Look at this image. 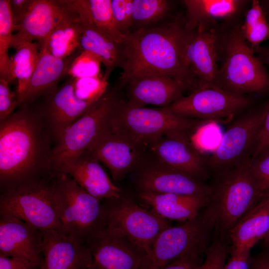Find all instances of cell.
Segmentation results:
<instances>
[{
  "label": "cell",
  "instance_id": "2e32d148",
  "mask_svg": "<svg viewBox=\"0 0 269 269\" xmlns=\"http://www.w3.org/2000/svg\"><path fill=\"white\" fill-rule=\"evenodd\" d=\"M73 82L74 78L70 77L44 96L40 105L55 144L67 129L97 102L79 99L74 92Z\"/></svg>",
  "mask_w": 269,
  "mask_h": 269
},
{
  "label": "cell",
  "instance_id": "9c48e42d",
  "mask_svg": "<svg viewBox=\"0 0 269 269\" xmlns=\"http://www.w3.org/2000/svg\"><path fill=\"white\" fill-rule=\"evenodd\" d=\"M269 109V101L246 110L233 120L213 152L206 158L208 171L216 173L251 158L256 140Z\"/></svg>",
  "mask_w": 269,
  "mask_h": 269
},
{
  "label": "cell",
  "instance_id": "4fadbf2b",
  "mask_svg": "<svg viewBox=\"0 0 269 269\" xmlns=\"http://www.w3.org/2000/svg\"><path fill=\"white\" fill-rule=\"evenodd\" d=\"M149 153L146 156L145 152L134 169L136 170L134 180L139 192L210 195V186L164 163Z\"/></svg>",
  "mask_w": 269,
  "mask_h": 269
},
{
  "label": "cell",
  "instance_id": "8d00e7d4",
  "mask_svg": "<svg viewBox=\"0 0 269 269\" xmlns=\"http://www.w3.org/2000/svg\"><path fill=\"white\" fill-rule=\"evenodd\" d=\"M229 251L225 242L217 235L207 248L204 261L197 269H223Z\"/></svg>",
  "mask_w": 269,
  "mask_h": 269
},
{
  "label": "cell",
  "instance_id": "f1b7e54d",
  "mask_svg": "<svg viewBox=\"0 0 269 269\" xmlns=\"http://www.w3.org/2000/svg\"><path fill=\"white\" fill-rule=\"evenodd\" d=\"M70 7L71 10L67 15L51 31L44 42L40 44H44L53 56L61 59L70 57L77 52L82 34L79 14Z\"/></svg>",
  "mask_w": 269,
  "mask_h": 269
},
{
  "label": "cell",
  "instance_id": "cb8c5ba5",
  "mask_svg": "<svg viewBox=\"0 0 269 269\" xmlns=\"http://www.w3.org/2000/svg\"><path fill=\"white\" fill-rule=\"evenodd\" d=\"M128 99L133 107L153 105L170 106L183 96L185 89L175 79L164 76H145L134 78L126 85Z\"/></svg>",
  "mask_w": 269,
  "mask_h": 269
},
{
  "label": "cell",
  "instance_id": "8992f818",
  "mask_svg": "<svg viewBox=\"0 0 269 269\" xmlns=\"http://www.w3.org/2000/svg\"><path fill=\"white\" fill-rule=\"evenodd\" d=\"M224 50L216 87L238 95L269 90V75L243 37L240 25L228 35Z\"/></svg>",
  "mask_w": 269,
  "mask_h": 269
},
{
  "label": "cell",
  "instance_id": "e0dca14e",
  "mask_svg": "<svg viewBox=\"0 0 269 269\" xmlns=\"http://www.w3.org/2000/svg\"><path fill=\"white\" fill-rule=\"evenodd\" d=\"M93 269H140L145 253L118 231L106 228L88 245Z\"/></svg>",
  "mask_w": 269,
  "mask_h": 269
},
{
  "label": "cell",
  "instance_id": "f6af8a7d",
  "mask_svg": "<svg viewBox=\"0 0 269 269\" xmlns=\"http://www.w3.org/2000/svg\"><path fill=\"white\" fill-rule=\"evenodd\" d=\"M32 1L33 0H9L10 10L16 25L26 14Z\"/></svg>",
  "mask_w": 269,
  "mask_h": 269
},
{
  "label": "cell",
  "instance_id": "52a82bcc",
  "mask_svg": "<svg viewBox=\"0 0 269 269\" xmlns=\"http://www.w3.org/2000/svg\"><path fill=\"white\" fill-rule=\"evenodd\" d=\"M216 222L212 207L192 219L167 228L154 241L140 269H159L195 250L206 251Z\"/></svg>",
  "mask_w": 269,
  "mask_h": 269
},
{
  "label": "cell",
  "instance_id": "1f68e13d",
  "mask_svg": "<svg viewBox=\"0 0 269 269\" xmlns=\"http://www.w3.org/2000/svg\"><path fill=\"white\" fill-rule=\"evenodd\" d=\"M91 15L99 30L116 42L123 44L127 35L118 29L114 18L111 0H87Z\"/></svg>",
  "mask_w": 269,
  "mask_h": 269
},
{
  "label": "cell",
  "instance_id": "ffe728a7",
  "mask_svg": "<svg viewBox=\"0 0 269 269\" xmlns=\"http://www.w3.org/2000/svg\"><path fill=\"white\" fill-rule=\"evenodd\" d=\"M71 10L64 0H33L29 9L16 24L11 47L25 42H44Z\"/></svg>",
  "mask_w": 269,
  "mask_h": 269
},
{
  "label": "cell",
  "instance_id": "30bf717a",
  "mask_svg": "<svg viewBox=\"0 0 269 269\" xmlns=\"http://www.w3.org/2000/svg\"><path fill=\"white\" fill-rule=\"evenodd\" d=\"M107 228L125 236L148 256L158 235L171 226L152 211L142 208L133 200L123 197L103 200Z\"/></svg>",
  "mask_w": 269,
  "mask_h": 269
},
{
  "label": "cell",
  "instance_id": "ac0fdd59",
  "mask_svg": "<svg viewBox=\"0 0 269 269\" xmlns=\"http://www.w3.org/2000/svg\"><path fill=\"white\" fill-rule=\"evenodd\" d=\"M43 231L10 215L0 214V255L26 260L40 269Z\"/></svg>",
  "mask_w": 269,
  "mask_h": 269
},
{
  "label": "cell",
  "instance_id": "83f0119b",
  "mask_svg": "<svg viewBox=\"0 0 269 269\" xmlns=\"http://www.w3.org/2000/svg\"><path fill=\"white\" fill-rule=\"evenodd\" d=\"M269 231V199L265 197L229 232L233 249H251Z\"/></svg>",
  "mask_w": 269,
  "mask_h": 269
},
{
  "label": "cell",
  "instance_id": "d6a6232c",
  "mask_svg": "<svg viewBox=\"0 0 269 269\" xmlns=\"http://www.w3.org/2000/svg\"><path fill=\"white\" fill-rule=\"evenodd\" d=\"M240 28L243 37L253 49L269 39V25L258 0L252 1Z\"/></svg>",
  "mask_w": 269,
  "mask_h": 269
},
{
  "label": "cell",
  "instance_id": "c3c4849f",
  "mask_svg": "<svg viewBox=\"0 0 269 269\" xmlns=\"http://www.w3.org/2000/svg\"><path fill=\"white\" fill-rule=\"evenodd\" d=\"M264 244L265 247V249H269V231L266 237L264 238Z\"/></svg>",
  "mask_w": 269,
  "mask_h": 269
},
{
  "label": "cell",
  "instance_id": "60d3db41",
  "mask_svg": "<svg viewBox=\"0 0 269 269\" xmlns=\"http://www.w3.org/2000/svg\"><path fill=\"white\" fill-rule=\"evenodd\" d=\"M205 252L201 250L192 251L159 269H197L204 261L202 255Z\"/></svg>",
  "mask_w": 269,
  "mask_h": 269
},
{
  "label": "cell",
  "instance_id": "bcb514c9",
  "mask_svg": "<svg viewBox=\"0 0 269 269\" xmlns=\"http://www.w3.org/2000/svg\"><path fill=\"white\" fill-rule=\"evenodd\" d=\"M249 269H269V249L251 257Z\"/></svg>",
  "mask_w": 269,
  "mask_h": 269
},
{
  "label": "cell",
  "instance_id": "603a6c76",
  "mask_svg": "<svg viewBox=\"0 0 269 269\" xmlns=\"http://www.w3.org/2000/svg\"><path fill=\"white\" fill-rule=\"evenodd\" d=\"M43 262L40 269H86L92 266L88 246L55 231H43Z\"/></svg>",
  "mask_w": 269,
  "mask_h": 269
},
{
  "label": "cell",
  "instance_id": "d590c367",
  "mask_svg": "<svg viewBox=\"0 0 269 269\" xmlns=\"http://www.w3.org/2000/svg\"><path fill=\"white\" fill-rule=\"evenodd\" d=\"M108 80L101 76L74 79L76 96L86 101L97 102L108 91Z\"/></svg>",
  "mask_w": 269,
  "mask_h": 269
},
{
  "label": "cell",
  "instance_id": "3957f363",
  "mask_svg": "<svg viewBox=\"0 0 269 269\" xmlns=\"http://www.w3.org/2000/svg\"><path fill=\"white\" fill-rule=\"evenodd\" d=\"M216 174L217 179L210 186L209 205L216 218V228L228 233L266 195L253 174L251 158Z\"/></svg>",
  "mask_w": 269,
  "mask_h": 269
},
{
  "label": "cell",
  "instance_id": "ee69618b",
  "mask_svg": "<svg viewBox=\"0 0 269 269\" xmlns=\"http://www.w3.org/2000/svg\"><path fill=\"white\" fill-rule=\"evenodd\" d=\"M0 269H38L30 262L18 258L0 255Z\"/></svg>",
  "mask_w": 269,
  "mask_h": 269
},
{
  "label": "cell",
  "instance_id": "74e56055",
  "mask_svg": "<svg viewBox=\"0 0 269 269\" xmlns=\"http://www.w3.org/2000/svg\"><path fill=\"white\" fill-rule=\"evenodd\" d=\"M114 18L119 30L127 35L134 24L133 15V0H111Z\"/></svg>",
  "mask_w": 269,
  "mask_h": 269
},
{
  "label": "cell",
  "instance_id": "7dc6e473",
  "mask_svg": "<svg viewBox=\"0 0 269 269\" xmlns=\"http://www.w3.org/2000/svg\"><path fill=\"white\" fill-rule=\"evenodd\" d=\"M254 50L259 54V58L266 64L269 65V47H263L259 45L255 47Z\"/></svg>",
  "mask_w": 269,
  "mask_h": 269
},
{
  "label": "cell",
  "instance_id": "7bdbcfd3",
  "mask_svg": "<svg viewBox=\"0 0 269 269\" xmlns=\"http://www.w3.org/2000/svg\"><path fill=\"white\" fill-rule=\"evenodd\" d=\"M269 149V109L257 137L251 160Z\"/></svg>",
  "mask_w": 269,
  "mask_h": 269
},
{
  "label": "cell",
  "instance_id": "9a60e30c",
  "mask_svg": "<svg viewBox=\"0 0 269 269\" xmlns=\"http://www.w3.org/2000/svg\"><path fill=\"white\" fill-rule=\"evenodd\" d=\"M109 169L115 181L134 171L147 150L108 126L87 149Z\"/></svg>",
  "mask_w": 269,
  "mask_h": 269
},
{
  "label": "cell",
  "instance_id": "484cf974",
  "mask_svg": "<svg viewBox=\"0 0 269 269\" xmlns=\"http://www.w3.org/2000/svg\"><path fill=\"white\" fill-rule=\"evenodd\" d=\"M139 199L157 215L168 221L185 222L197 217L208 206L210 195L139 192Z\"/></svg>",
  "mask_w": 269,
  "mask_h": 269
},
{
  "label": "cell",
  "instance_id": "7c38bea8",
  "mask_svg": "<svg viewBox=\"0 0 269 269\" xmlns=\"http://www.w3.org/2000/svg\"><path fill=\"white\" fill-rule=\"evenodd\" d=\"M252 101L216 86L199 87L168 107L176 115L193 120L210 122L231 120L248 109Z\"/></svg>",
  "mask_w": 269,
  "mask_h": 269
},
{
  "label": "cell",
  "instance_id": "d6986e66",
  "mask_svg": "<svg viewBox=\"0 0 269 269\" xmlns=\"http://www.w3.org/2000/svg\"><path fill=\"white\" fill-rule=\"evenodd\" d=\"M147 151L164 163L202 181L209 178L206 158L187 135H164L151 142Z\"/></svg>",
  "mask_w": 269,
  "mask_h": 269
},
{
  "label": "cell",
  "instance_id": "ba28073f",
  "mask_svg": "<svg viewBox=\"0 0 269 269\" xmlns=\"http://www.w3.org/2000/svg\"><path fill=\"white\" fill-rule=\"evenodd\" d=\"M54 175L0 194V214L14 217L42 231L63 234L55 200Z\"/></svg>",
  "mask_w": 269,
  "mask_h": 269
},
{
  "label": "cell",
  "instance_id": "6da1fadb",
  "mask_svg": "<svg viewBox=\"0 0 269 269\" xmlns=\"http://www.w3.org/2000/svg\"><path fill=\"white\" fill-rule=\"evenodd\" d=\"M23 104L0 122V194L53 176L55 143L40 105Z\"/></svg>",
  "mask_w": 269,
  "mask_h": 269
},
{
  "label": "cell",
  "instance_id": "836d02e7",
  "mask_svg": "<svg viewBox=\"0 0 269 269\" xmlns=\"http://www.w3.org/2000/svg\"><path fill=\"white\" fill-rule=\"evenodd\" d=\"M168 9V2L165 0H133L134 24L142 27L155 22L162 18Z\"/></svg>",
  "mask_w": 269,
  "mask_h": 269
},
{
  "label": "cell",
  "instance_id": "7a4b0ae2",
  "mask_svg": "<svg viewBox=\"0 0 269 269\" xmlns=\"http://www.w3.org/2000/svg\"><path fill=\"white\" fill-rule=\"evenodd\" d=\"M184 25L174 21L164 26L139 28L127 35L122 44L119 79L120 87L132 79L145 76H164L180 83L185 91L198 88L197 80L183 61Z\"/></svg>",
  "mask_w": 269,
  "mask_h": 269
},
{
  "label": "cell",
  "instance_id": "4316f807",
  "mask_svg": "<svg viewBox=\"0 0 269 269\" xmlns=\"http://www.w3.org/2000/svg\"><path fill=\"white\" fill-rule=\"evenodd\" d=\"M243 2L238 0H185L187 10L184 26L188 30L198 27L212 28L217 20L231 17Z\"/></svg>",
  "mask_w": 269,
  "mask_h": 269
},
{
  "label": "cell",
  "instance_id": "44dd1931",
  "mask_svg": "<svg viewBox=\"0 0 269 269\" xmlns=\"http://www.w3.org/2000/svg\"><path fill=\"white\" fill-rule=\"evenodd\" d=\"M100 163L86 150L62 160L54 166L53 170L68 174L87 192L101 200L120 197L121 190L112 181Z\"/></svg>",
  "mask_w": 269,
  "mask_h": 269
},
{
  "label": "cell",
  "instance_id": "4dcf8cb0",
  "mask_svg": "<svg viewBox=\"0 0 269 269\" xmlns=\"http://www.w3.org/2000/svg\"><path fill=\"white\" fill-rule=\"evenodd\" d=\"M9 0H0V78L9 83L14 80L8 50L16 23L9 6Z\"/></svg>",
  "mask_w": 269,
  "mask_h": 269
},
{
  "label": "cell",
  "instance_id": "e575fe53",
  "mask_svg": "<svg viewBox=\"0 0 269 269\" xmlns=\"http://www.w3.org/2000/svg\"><path fill=\"white\" fill-rule=\"evenodd\" d=\"M102 63L95 54L79 50L71 64L68 75L74 79L101 76L104 74L101 70Z\"/></svg>",
  "mask_w": 269,
  "mask_h": 269
},
{
  "label": "cell",
  "instance_id": "f546056e",
  "mask_svg": "<svg viewBox=\"0 0 269 269\" xmlns=\"http://www.w3.org/2000/svg\"><path fill=\"white\" fill-rule=\"evenodd\" d=\"M39 43L25 42L15 46L11 59L12 72L17 81L16 90L17 104L24 94L36 68L39 57Z\"/></svg>",
  "mask_w": 269,
  "mask_h": 269
},
{
  "label": "cell",
  "instance_id": "5b68a950",
  "mask_svg": "<svg viewBox=\"0 0 269 269\" xmlns=\"http://www.w3.org/2000/svg\"><path fill=\"white\" fill-rule=\"evenodd\" d=\"M53 183L63 234L88 246L107 228L106 215L101 200L66 173L55 171Z\"/></svg>",
  "mask_w": 269,
  "mask_h": 269
},
{
  "label": "cell",
  "instance_id": "b9f144b4",
  "mask_svg": "<svg viewBox=\"0 0 269 269\" xmlns=\"http://www.w3.org/2000/svg\"><path fill=\"white\" fill-rule=\"evenodd\" d=\"M251 250L248 249H233L231 257L223 269H249Z\"/></svg>",
  "mask_w": 269,
  "mask_h": 269
},
{
  "label": "cell",
  "instance_id": "f907efd6",
  "mask_svg": "<svg viewBox=\"0 0 269 269\" xmlns=\"http://www.w3.org/2000/svg\"><path fill=\"white\" fill-rule=\"evenodd\" d=\"M266 197L269 199V193L266 196Z\"/></svg>",
  "mask_w": 269,
  "mask_h": 269
},
{
  "label": "cell",
  "instance_id": "ab89813d",
  "mask_svg": "<svg viewBox=\"0 0 269 269\" xmlns=\"http://www.w3.org/2000/svg\"><path fill=\"white\" fill-rule=\"evenodd\" d=\"M9 83L0 78V122L11 115L18 107L16 92L11 90Z\"/></svg>",
  "mask_w": 269,
  "mask_h": 269
},
{
  "label": "cell",
  "instance_id": "681fc988",
  "mask_svg": "<svg viewBox=\"0 0 269 269\" xmlns=\"http://www.w3.org/2000/svg\"><path fill=\"white\" fill-rule=\"evenodd\" d=\"M93 269L92 268V266H90V267L88 268L87 269Z\"/></svg>",
  "mask_w": 269,
  "mask_h": 269
},
{
  "label": "cell",
  "instance_id": "7402d4cb",
  "mask_svg": "<svg viewBox=\"0 0 269 269\" xmlns=\"http://www.w3.org/2000/svg\"><path fill=\"white\" fill-rule=\"evenodd\" d=\"M78 13L82 25L80 50H87L97 55L105 67L104 77L108 80L112 72L120 67L122 44L103 34L96 26L90 14L87 0H66Z\"/></svg>",
  "mask_w": 269,
  "mask_h": 269
},
{
  "label": "cell",
  "instance_id": "8fae6325",
  "mask_svg": "<svg viewBox=\"0 0 269 269\" xmlns=\"http://www.w3.org/2000/svg\"><path fill=\"white\" fill-rule=\"evenodd\" d=\"M120 99L117 90H108L86 113L67 129L53 149V169L62 160L78 155L89 148L108 127Z\"/></svg>",
  "mask_w": 269,
  "mask_h": 269
},
{
  "label": "cell",
  "instance_id": "5bb4252c",
  "mask_svg": "<svg viewBox=\"0 0 269 269\" xmlns=\"http://www.w3.org/2000/svg\"><path fill=\"white\" fill-rule=\"evenodd\" d=\"M218 42L213 28L199 27L188 30L184 27L182 55L184 63L196 78L198 88L215 86L219 70Z\"/></svg>",
  "mask_w": 269,
  "mask_h": 269
},
{
  "label": "cell",
  "instance_id": "277c9868",
  "mask_svg": "<svg viewBox=\"0 0 269 269\" xmlns=\"http://www.w3.org/2000/svg\"><path fill=\"white\" fill-rule=\"evenodd\" d=\"M211 122L189 119L174 114L169 107H133L120 98L110 119L108 127L135 143L147 148L166 134H184L190 137Z\"/></svg>",
  "mask_w": 269,
  "mask_h": 269
},
{
  "label": "cell",
  "instance_id": "d4e9b609",
  "mask_svg": "<svg viewBox=\"0 0 269 269\" xmlns=\"http://www.w3.org/2000/svg\"><path fill=\"white\" fill-rule=\"evenodd\" d=\"M77 52L64 59L53 56L44 44H40V55L36 68L18 107L31 104L58 87V82L68 75Z\"/></svg>",
  "mask_w": 269,
  "mask_h": 269
},
{
  "label": "cell",
  "instance_id": "f35d334b",
  "mask_svg": "<svg viewBox=\"0 0 269 269\" xmlns=\"http://www.w3.org/2000/svg\"><path fill=\"white\" fill-rule=\"evenodd\" d=\"M251 168L261 189L267 196L269 193V149L251 160Z\"/></svg>",
  "mask_w": 269,
  "mask_h": 269
}]
</instances>
